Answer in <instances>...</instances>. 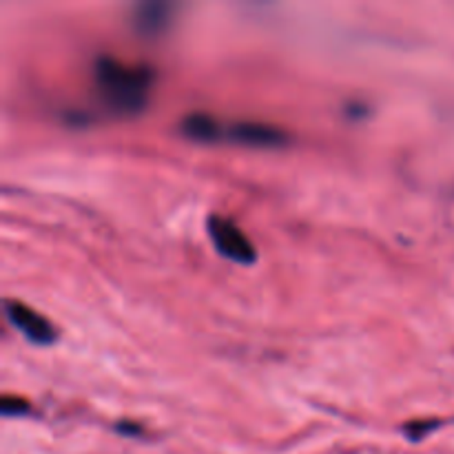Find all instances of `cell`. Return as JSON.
I'll use <instances>...</instances> for the list:
<instances>
[{
	"label": "cell",
	"mask_w": 454,
	"mask_h": 454,
	"mask_svg": "<svg viewBox=\"0 0 454 454\" xmlns=\"http://www.w3.org/2000/svg\"><path fill=\"white\" fill-rule=\"evenodd\" d=\"M96 87L102 100L118 114H137L145 109L153 84V71L142 65H127L111 56H100L93 67Z\"/></svg>",
	"instance_id": "cell-1"
},
{
	"label": "cell",
	"mask_w": 454,
	"mask_h": 454,
	"mask_svg": "<svg viewBox=\"0 0 454 454\" xmlns=\"http://www.w3.org/2000/svg\"><path fill=\"white\" fill-rule=\"evenodd\" d=\"M208 235H211L217 253L224 255L226 260L238 262V264H253L255 262V247L244 235V231L233 220H229V217H208Z\"/></svg>",
	"instance_id": "cell-2"
},
{
	"label": "cell",
	"mask_w": 454,
	"mask_h": 454,
	"mask_svg": "<svg viewBox=\"0 0 454 454\" xmlns=\"http://www.w3.org/2000/svg\"><path fill=\"white\" fill-rule=\"evenodd\" d=\"M4 315H7L9 324H12L16 331H20L27 340L34 341V344L47 346L56 341V328L47 322V317L35 313L34 309H29V306L22 304V301H4Z\"/></svg>",
	"instance_id": "cell-3"
},
{
	"label": "cell",
	"mask_w": 454,
	"mask_h": 454,
	"mask_svg": "<svg viewBox=\"0 0 454 454\" xmlns=\"http://www.w3.org/2000/svg\"><path fill=\"white\" fill-rule=\"evenodd\" d=\"M229 137H233L239 145L251 146H279L284 145L286 136L273 124L262 122H238L229 129Z\"/></svg>",
	"instance_id": "cell-4"
},
{
	"label": "cell",
	"mask_w": 454,
	"mask_h": 454,
	"mask_svg": "<svg viewBox=\"0 0 454 454\" xmlns=\"http://www.w3.org/2000/svg\"><path fill=\"white\" fill-rule=\"evenodd\" d=\"M171 4L167 3L140 4V7L136 9L133 20H136L137 29H140L142 34H160V31L167 27V22L171 20Z\"/></svg>",
	"instance_id": "cell-5"
},
{
	"label": "cell",
	"mask_w": 454,
	"mask_h": 454,
	"mask_svg": "<svg viewBox=\"0 0 454 454\" xmlns=\"http://www.w3.org/2000/svg\"><path fill=\"white\" fill-rule=\"evenodd\" d=\"M182 133L191 140L213 142L222 137V124L208 114H189L182 120Z\"/></svg>",
	"instance_id": "cell-6"
},
{
	"label": "cell",
	"mask_w": 454,
	"mask_h": 454,
	"mask_svg": "<svg viewBox=\"0 0 454 454\" xmlns=\"http://www.w3.org/2000/svg\"><path fill=\"white\" fill-rule=\"evenodd\" d=\"M3 412L4 415H22V412H27V403L20 402L18 397H9V395H4Z\"/></svg>",
	"instance_id": "cell-7"
}]
</instances>
